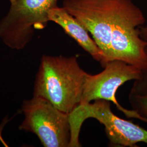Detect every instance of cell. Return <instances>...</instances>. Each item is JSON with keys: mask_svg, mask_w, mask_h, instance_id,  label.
I'll return each instance as SVG.
<instances>
[{"mask_svg": "<svg viewBox=\"0 0 147 147\" xmlns=\"http://www.w3.org/2000/svg\"><path fill=\"white\" fill-rule=\"evenodd\" d=\"M63 7L92 34L103 53L102 67L120 60L147 68V44L137 28L146 18L132 0H64Z\"/></svg>", "mask_w": 147, "mask_h": 147, "instance_id": "6da1fadb", "label": "cell"}, {"mask_svg": "<svg viewBox=\"0 0 147 147\" xmlns=\"http://www.w3.org/2000/svg\"><path fill=\"white\" fill-rule=\"evenodd\" d=\"M88 74L80 67L76 56L43 55L33 94L69 114L81 102Z\"/></svg>", "mask_w": 147, "mask_h": 147, "instance_id": "7a4b0ae2", "label": "cell"}, {"mask_svg": "<svg viewBox=\"0 0 147 147\" xmlns=\"http://www.w3.org/2000/svg\"><path fill=\"white\" fill-rule=\"evenodd\" d=\"M71 129L69 147H81L79 135L87 119L94 118L105 127L110 145L113 147H135L137 143H147V130L116 116L111 109L110 101L99 99L93 103L78 105L69 114Z\"/></svg>", "mask_w": 147, "mask_h": 147, "instance_id": "3957f363", "label": "cell"}, {"mask_svg": "<svg viewBox=\"0 0 147 147\" xmlns=\"http://www.w3.org/2000/svg\"><path fill=\"white\" fill-rule=\"evenodd\" d=\"M24 119L19 129L35 134L45 147H69L71 129L69 115L42 98L33 96L24 100Z\"/></svg>", "mask_w": 147, "mask_h": 147, "instance_id": "277c9868", "label": "cell"}, {"mask_svg": "<svg viewBox=\"0 0 147 147\" xmlns=\"http://www.w3.org/2000/svg\"><path fill=\"white\" fill-rule=\"evenodd\" d=\"M58 0H16L0 21V39L8 47L22 50L30 42L35 29H43L49 13Z\"/></svg>", "mask_w": 147, "mask_h": 147, "instance_id": "5b68a950", "label": "cell"}, {"mask_svg": "<svg viewBox=\"0 0 147 147\" xmlns=\"http://www.w3.org/2000/svg\"><path fill=\"white\" fill-rule=\"evenodd\" d=\"M104 68L100 73L88 74L80 104L90 102L93 100H107L112 102L127 118L136 119L134 111L126 109L118 103L116 93L118 88L127 81L141 79L143 72L135 66L120 60L111 61Z\"/></svg>", "mask_w": 147, "mask_h": 147, "instance_id": "8992f818", "label": "cell"}, {"mask_svg": "<svg viewBox=\"0 0 147 147\" xmlns=\"http://www.w3.org/2000/svg\"><path fill=\"white\" fill-rule=\"evenodd\" d=\"M49 19L59 25L95 60L102 64L104 57L102 51L90 37L87 29L76 18L63 7L57 6L49 11Z\"/></svg>", "mask_w": 147, "mask_h": 147, "instance_id": "52a82bcc", "label": "cell"}, {"mask_svg": "<svg viewBox=\"0 0 147 147\" xmlns=\"http://www.w3.org/2000/svg\"><path fill=\"white\" fill-rule=\"evenodd\" d=\"M129 100L132 110L136 112V119L147 123V94L129 93Z\"/></svg>", "mask_w": 147, "mask_h": 147, "instance_id": "ba28073f", "label": "cell"}, {"mask_svg": "<svg viewBox=\"0 0 147 147\" xmlns=\"http://www.w3.org/2000/svg\"><path fill=\"white\" fill-rule=\"evenodd\" d=\"M138 28L140 37L147 43L145 50L147 54V26H141ZM130 93L133 94H147V70L143 72L141 79L135 81Z\"/></svg>", "mask_w": 147, "mask_h": 147, "instance_id": "9c48e42d", "label": "cell"}, {"mask_svg": "<svg viewBox=\"0 0 147 147\" xmlns=\"http://www.w3.org/2000/svg\"><path fill=\"white\" fill-rule=\"evenodd\" d=\"M15 1H16V0H9V1H10V2H11V4L15 2Z\"/></svg>", "mask_w": 147, "mask_h": 147, "instance_id": "30bf717a", "label": "cell"}]
</instances>
